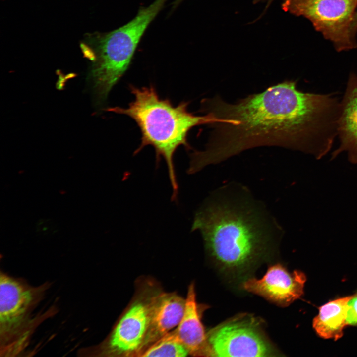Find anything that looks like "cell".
I'll return each instance as SVG.
<instances>
[{
  "instance_id": "obj_1",
  "label": "cell",
  "mask_w": 357,
  "mask_h": 357,
  "mask_svg": "<svg viewBox=\"0 0 357 357\" xmlns=\"http://www.w3.org/2000/svg\"><path fill=\"white\" fill-rule=\"evenodd\" d=\"M203 112L215 117L205 148L190 154L194 174L240 152L260 146H281L322 159L336 136L341 102L333 94L303 92L285 81L235 104L219 96L202 101Z\"/></svg>"
},
{
  "instance_id": "obj_2",
  "label": "cell",
  "mask_w": 357,
  "mask_h": 357,
  "mask_svg": "<svg viewBox=\"0 0 357 357\" xmlns=\"http://www.w3.org/2000/svg\"><path fill=\"white\" fill-rule=\"evenodd\" d=\"M197 230L211 258L229 272L246 270L266 256L273 243L265 215L245 199L210 200L195 213L191 231Z\"/></svg>"
},
{
  "instance_id": "obj_3",
  "label": "cell",
  "mask_w": 357,
  "mask_h": 357,
  "mask_svg": "<svg viewBox=\"0 0 357 357\" xmlns=\"http://www.w3.org/2000/svg\"><path fill=\"white\" fill-rule=\"evenodd\" d=\"M134 97L126 108L115 107L111 111L125 115L136 122L141 132V142L134 154L139 153L145 146L154 147L156 163L162 157L167 165L173 189L172 200L178 194V184L174 165L173 156L177 148L183 145L190 149L187 141L189 131L202 124H212L217 119L211 114L196 116L187 110L188 103L182 102L177 106L168 99L159 97L152 87L137 88L130 86Z\"/></svg>"
},
{
  "instance_id": "obj_4",
  "label": "cell",
  "mask_w": 357,
  "mask_h": 357,
  "mask_svg": "<svg viewBox=\"0 0 357 357\" xmlns=\"http://www.w3.org/2000/svg\"><path fill=\"white\" fill-rule=\"evenodd\" d=\"M166 1L156 0L140 8L129 22L98 38L90 76L99 100L106 99L127 70L142 37Z\"/></svg>"
},
{
  "instance_id": "obj_5",
  "label": "cell",
  "mask_w": 357,
  "mask_h": 357,
  "mask_svg": "<svg viewBox=\"0 0 357 357\" xmlns=\"http://www.w3.org/2000/svg\"><path fill=\"white\" fill-rule=\"evenodd\" d=\"M357 0H284L282 9L309 20L338 52L357 47L352 31Z\"/></svg>"
},
{
  "instance_id": "obj_6",
  "label": "cell",
  "mask_w": 357,
  "mask_h": 357,
  "mask_svg": "<svg viewBox=\"0 0 357 357\" xmlns=\"http://www.w3.org/2000/svg\"><path fill=\"white\" fill-rule=\"evenodd\" d=\"M210 356L269 357L277 351L266 337L259 321L249 315H239L207 333Z\"/></svg>"
},
{
  "instance_id": "obj_7",
  "label": "cell",
  "mask_w": 357,
  "mask_h": 357,
  "mask_svg": "<svg viewBox=\"0 0 357 357\" xmlns=\"http://www.w3.org/2000/svg\"><path fill=\"white\" fill-rule=\"evenodd\" d=\"M151 296H140L124 312L113 330L105 353L113 356H139L149 329Z\"/></svg>"
},
{
  "instance_id": "obj_8",
  "label": "cell",
  "mask_w": 357,
  "mask_h": 357,
  "mask_svg": "<svg viewBox=\"0 0 357 357\" xmlns=\"http://www.w3.org/2000/svg\"><path fill=\"white\" fill-rule=\"evenodd\" d=\"M305 281L301 271L290 273L282 265L276 264L269 267L262 278L248 279L242 286L247 291L285 306L302 296Z\"/></svg>"
},
{
  "instance_id": "obj_9",
  "label": "cell",
  "mask_w": 357,
  "mask_h": 357,
  "mask_svg": "<svg viewBox=\"0 0 357 357\" xmlns=\"http://www.w3.org/2000/svg\"><path fill=\"white\" fill-rule=\"evenodd\" d=\"M32 291L3 274L0 277V333L7 339L24 323L34 301Z\"/></svg>"
},
{
  "instance_id": "obj_10",
  "label": "cell",
  "mask_w": 357,
  "mask_h": 357,
  "mask_svg": "<svg viewBox=\"0 0 357 357\" xmlns=\"http://www.w3.org/2000/svg\"><path fill=\"white\" fill-rule=\"evenodd\" d=\"M339 147L331 153V160L345 152L348 160L357 165V74L350 73L343 98L337 125Z\"/></svg>"
},
{
  "instance_id": "obj_11",
  "label": "cell",
  "mask_w": 357,
  "mask_h": 357,
  "mask_svg": "<svg viewBox=\"0 0 357 357\" xmlns=\"http://www.w3.org/2000/svg\"><path fill=\"white\" fill-rule=\"evenodd\" d=\"M185 307V299L176 293L162 292L153 295L150 326L142 353L178 326Z\"/></svg>"
},
{
  "instance_id": "obj_12",
  "label": "cell",
  "mask_w": 357,
  "mask_h": 357,
  "mask_svg": "<svg viewBox=\"0 0 357 357\" xmlns=\"http://www.w3.org/2000/svg\"><path fill=\"white\" fill-rule=\"evenodd\" d=\"M195 285L192 283L188 288L183 316L175 330L190 355L210 356L207 333L201 321Z\"/></svg>"
},
{
  "instance_id": "obj_13",
  "label": "cell",
  "mask_w": 357,
  "mask_h": 357,
  "mask_svg": "<svg viewBox=\"0 0 357 357\" xmlns=\"http://www.w3.org/2000/svg\"><path fill=\"white\" fill-rule=\"evenodd\" d=\"M354 296L332 300L319 308L313 327L320 337L337 340L342 336L343 329L347 325L348 302Z\"/></svg>"
},
{
  "instance_id": "obj_14",
  "label": "cell",
  "mask_w": 357,
  "mask_h": 357,
  "mask_svg": "<svg viewBox=\"0 0 357 357\" xmlns=\"http://www.w3.org/2000/svg\"><path fill=\"white\" fill-rule=\"evenodd\" d=\"M190 355L179 338L176 331L172 330L148 347L140 357H183Z\"/></svg>"
},
{
  "instance_id": "obj_15",
  "label": "cell",
  "mask_w": 357,
  "mask_h": 357,
  "mask_svg": "<svg viewBox=\"0 0 357 357\" xmlns=\"http://www.w3.org/2000/svg\"><path fill=\"white\" fill-rule=\"evenodd\" d=\"M346 322L351 325H357V295H354L348 302Z\"/></svg>"
},
{
  "instance_id": "obj_16",
  "label": "cell",
  "mask_w": 357,
  "mask_h": 357,
  "mask_svg": "<svg viewBox=\"0 0 357 357\" xmlns=\"http://www.w3.org/2000/svg\"><path fill=\"white\" fill-rule=\"evenodd\" d=\"M352 29L353 33L356 34L357 32V10L355 16Z\"/></svg>"
},
{
  "instance_id": "obj_17",
  "label": "cell",
  "mask_w": 357,
  "mask_h": 357,
  "mask_svg": "<svg viewBox=\"0 0 357 357\" xmlns=\"http://www.w3.org/2000/svg\"><path fill=\"white\" fill-rule=\"evenodd\" d=\"M182 0H177L176 1V2L173 4V5H174V7H175V6H178V4L180 2H181Z\"/></svg>"
}]
</instances>
